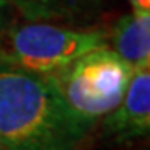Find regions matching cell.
Segmentation results:
<instances>
[{
    "mask_svg": "<svg viewBox=\"0 0 150 150\" xmlns=\"http://www.w3.org/2000/svg\"><path fill=\"white\" fill-rule=\"evenodd\" d=\"M85 135L48 75L0 67V139L5 150H75Z\"/></svg>",
    "mask_w": 150,
    "mask_h": 150,
    "instance_id": "1",
    "label": "cell"
},
{
    "mask_svg": "<svg viewBox=\"0 0 150 150\" xmlns=\"http://www.w3.org/2000/svg\"><path fill=\"white\" fill-rule=\"evenodd\" d=\"M132 10L135 12H150V0H129Z\"/></svg>",
    "mask_w": 150,
    "mask_h": 150,
    "instance_id": "6",
    "label": "cell"
},
{
    "mask_svg": "<svg viewBox=\"0 0 150 150\" xmlns=\"http://www.w3.org/2000/svg\"><path fill=\"white\" fill-rule=\"evenodd\" d=\"M110 48L132 69L150 65V12L123 15L115 23Z\"/></svg>",
    "mask_w": 150,
    "mask_h": 150,
    "instance_id": "5",
    "label": "cell"
},
{
    "mask_svg": "<svg viewBox=\"0 0 150 150\" xmlns=\"http://www.w3.org/2000/svg\"><path fill=\"white\" fill-rule=\"evenodd\" d=\"M0 150H5V145H4V142H2V139H0Z\"/></svg>",
    "mask_w": 150,
    "mask_h": 150,
    "instance_id": "9",
    "label": "cell"
},
{
    "mask_svg": "<svg viewBox=\"0 0 150 150\" xmlns=\"http://www.w3.org/2000/svg\"><path fill=\"white\" fill-rule=\"evenodd\" d=\"M103 130L120 140L145 137L150 129V65L135 69L122 100L102 118Z\"/></svg>",
    "mask_w": 150,
    "mask_h": 150,
    "instance_id": "4",
    "label": "cell"
},
{
    "mask_svg": "<svg viewBox=\"0 0 150 150\" xmlns=\"http://www.w3.org/2000/svg\"><path fill=\"white\" fill-rule=\"evenodd\" d=\"M5 7H7V0H0V30L4 28V18H5L4 10H5Z\"/></svg>",
    "mask_w": 150,
    "mask_h": 150,
    "instance_id": "7",
    "label": "cell"
},
{
    "mask_svg": "<svg viewBox=\"0 0 150 150\" xmlns=\"http://www.w3.org/2000/svg\"><path fill=\"white\" fill-rule=\"evenodd\" d=\"M132 74L134 69L105 43L47 75L72 117L88 132L120 103Z\"/></svg>",
    "mask_w": 150,
    "mask_h": 150,
    "instance_id": "2",
    "label": "cell"
},
{
    "mask_svg": "<svg viewBox=\"0 0 150 150\" xmlns=\"http://www.w3.org/2000/svg\"><path fill=\"white\" fill-rule=\"evenodd\" d=\"M17 2H18L20 5H23V4H25V5H30V4H35V2H47V0H17Z\"/></svg>",
    "mask_w": 150,
    "mask_h": 150,
    "instance_id": "8",
    "label": "cell"
},
{
    "mask_svg": "<svg viewBox=\"0 0 150 150\" xmlns=\"http://www.w3.org/2000/svg\"><path fill=\"white\" fill-rule=\"evenodd\" d=\"M105 33L52 23H25L0 30V67L47 75L85 52L105 45Z\"/></svg>",
    "mask_w": 150,
    "mask_h": 150,
    "instance_id": "3",
    "label": "cell"
}]
</instances>
